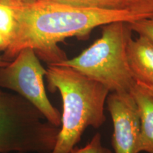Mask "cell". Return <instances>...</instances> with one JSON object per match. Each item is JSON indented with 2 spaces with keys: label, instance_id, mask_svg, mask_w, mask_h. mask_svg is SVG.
Listing matches in <instances>:
<instances>
[{
  "label": "cell",
  "instance_id": "cell-15",
  "mask_svg": "<svg viewBox=\"0 0 153 153\" xmlns=\"http://www.w3.org/2000/svg\"><path fill=\"white\" fill-rule=\"evenodd\" d=\"M136 84L142 88V89H144L147 93H148L149 94L152 95L153 97V85H145V84H143V83H136Z\"/></svg>",
  "mask_w": 153,
  "mask_h": 153
},
{
  "label": "cell",
  "instance_id": "cell-12",
  "mask_svg": "<svg viewBox=\"0 0 153 153\" xmlns=\"http://www.w3.org/2000/svg\"><path fill=\"white\" fill-rule=\"evenodd\" d=\"M132 31L143 36L153 44V17L128 22Z\"/></svg>",
  "mask_w": 153,
  "mask_h": 153
},
{
  "label": "cell",
  "instance_id": "cell-2",
  "mask_svg": "<svg viewBox=\"0 0 153 153\" xmlns=\"http://www.w3.org/2000/svg\"><path fill=\"white\" fill-rule=\"evenodd\" d=\"M45 77L48 90L58 91L62 101L60 132L51 153H70L88 127L99 128L105 123L104 105L110 91L70 67L48 65Z\"/></svg>",
  "mask_w": 153,
  "mask_h": 153
},
{
  "label": "cell",
  "instance_id": "cell-11",
  "mask_svg": "<svg viewBox=\"0 0 153 153\" xmlns=\"http://www.w3.org/2000/svg\"><path fill=\"white\" fill-rule=\"evenodd\" d=\"M126 9L140 19L152 18L153 0H126Z\"/></svg>",
  "mask_w": 153,
  "mask_h": 153
},
{
  "label": "cell",
  "instance_id": "cell-18",
  "mask_svg": "<svg viewBox=\"0 0 153 153\" xmlns=\"http://www.w3.org/2000/svg\"><path fill=\"white\" fill-rule=\"evenodd\" d=\"M15 153H23V152H15Z\"/></svg>",
  "mask_w": 153,
  "mask_h": 153
},
{
  "label": "cell",
  "instance_id": "cell-17",
  "mask_svg": "<svg viewBox=\"0 0 153 153\" xmlns=\"http://www.w3.org/2000/svg\"><path fill=\"white\" fill-rule=\"evenodd\" d=\"M19 1H22L24 3H33L34 1H37V0H19Z\"/></svg>",
  "mask_w": 153,
  "mask_h": 153
},
{
  "label": "cell",
  "instance_id": "cell-7",
  "mask_svg": "<svg viewBox=\"0 0 153 153\" xmlns=\"http://www.w3.org/2000/svg\"><path fill=\"white\" fill-rule=\"evenodd\" d=\"M128 64L136 83L153 85V44L139 36L128 44Z\"/></svg>",
  "mask_w": 153,
  "mask_h": 153
},
{
  "label": "cell",
  "instance_id": "cell-9",
  "mask_svg": "<svg viewBox=\"0 0 153 153\" xmlns=\"http://www.w3.org/2000/svg\"><path fill=\"white\" fill-rule=\"evenodd\" d=\"M65 4L86 8L104 9H126V0H48Z\"/></svg>",
  "mask_w": 153,
  "mask_h": 153
},
{
  "label": "cell",
  "instance_id": "cell-3",
  "mask_svg": "<svg viewBox=\"0 0 153 153\" xmlns=\"http://www.w3.org/2000/svg\"><path fill=\"white\" fill-rule=\"evenodd\" d=\"M132 32L128 22L104 25L101 37L81 54L55 65L74 69L103 84L110 92L131 94L136 86L127 54Z\"/></svg>",
  "mask_w": 153,
  "mask_h": 153
},
{
  "label": "cell",
  "instance_id": "cell-13",
  "mask_svg": "<svg viewBox=\"0 0 153 153\" xmlns=\"http://www.w3.org/2000/svg\"><path fill=\"white\" fill-rule=\"evenodd\" d=\"M70 153H112L111 150L103 146L101 134L96 133L90 142L83 148H74Z\"/></svg>",
  "mask_w": 153,
  "mask_h": 153
},
{
  "label": "cell",
  "instance_id": "cell-16",
  "mask_svg": "<svg viewBox=\"0 0 153 153\" xmlns=\"http://www.w3.org/2000/svg\"><path fill=\"white\" fill-rule=\"evenodd\" d=\"M9 62H8V61L4 60V59L3 58V57L1 56V55H0V68H1V67L7 65Z\"/></svg>",
  "mask_w": 153,
  "mask_h": 153
},
{
  "label": "cell",
  "instance_id": "cell-10",
  "mask_svg": "<svg viewBox=\"0 0 153 153\" xmlns=\"http://www.w3.org/2000/svg\"><path fill=\"white\" fill-rule=\"evenodd\" d=\"M16 19L9 6L0 1V33L10 43L16 28Z\"/></svg>",
  "mask_w": 153,
  "mask_h": 153
},
{
  "label": "cell",
  "instance_id": "cell-19",
  "mask_svg": "<svg viewBox=\"0 0 153 153\" xmlns=\"http://www.w3.org/2000/svg\"><path fill=\"white\" fill-rule=\"evenodd\" d=\"M0 1H1V0H0Z\"/></svg>",
  "mask_w": 153,
  "mask_h": 153
},
{
  "label": "cell",
  "instance_id": "cell-1",
  "mask_svg": "<svg viewBox=\"0 0 153 153\" xmlns=\"http://www.w3.org/2000/svg\"><path fill=\"white\" fill-rule=\"evenodd\" d=\"M12 9L16 28L12 40L1 55L8 62L19 53L30 48L48 65L68 59L58 44L66 38H82L99 26L115 22H131L139 18L127 9L86 8L48 0L24 3L19 0H1Z\"/></svg>",
  "mask_w": 153,
  "mask_h": 153
},
{
  "label": "cell",
  "instance_id": "cell-4",
  "mask_svg": "<svg viewBox=\"0 0 153 153\" xmlns=\"http://www.w3.org/2000/svg\"><path fill=\"white\" fill-rule=\"evenodd\" d=\"M59 132L27 100L0 87V153H51Z\"/></svg>",
  "mask_w": 153,
  "mask_h": 153
},
{
  "label": "cell",
  "instance_id": "cell-14",
  "mask_svg": "<svg viewBox=\"0 0 153 153\" xmlns=\"http://www.w3.org/2000/svg\"><path fill=\"white\" fill-rule=\"evenodd\" d=\"M9 45V41L6 39L4 36L0 33V53L4 52L7 48H8Z\"/></svg>",
  "mask_w": 153,
  "mask_h": 153
},
{
  "label": "cell",
  "instance_id": "cell-5",
  "mask_svg": "<svg viewBox=\"0 0 153 153\" xmlns=\"http://www.w3.org/2000/svg\"><path fill=\"white\" fill-rule=\"evenodd\" d=\"M40 59L30 48L22 50L7 65L0 68V87L14 91L27 100L57 127L61 126V114L51 104L44 85L46 74Z\"/></svg>",
  "mask_w": 153,
  "mask_h": 153
},
{
  "label": "cell",
  "instance_id": "cell-6",
  "mask_svg": "<svg viewBox=\"0 0 153 153\" xmlns=\"http://www.w3.org/2000/svg\"><path fill=\"white\" fill-rule=\"evenodd\" d=\"M106 104L114 127L112 146L115 153H138L140 120L133 95L111 92Z\"/></svg>",
  "mask_w": 153,
  "mask_h": 153
},
{
  "label": "cell",
  "instance_id": "cell-8",
  "mask_svg": "<svg viewBox=\"0 0 153 153\" xmlns=\"http://www.w3.org/2000/svg\"><path fill=\"white\" fill-rule=\"evenodd\" d=\"M131 94L137 105L140 120L137 152L153 153V97L137 84Z\"/></svg>",
  "mask_w": 153,
  "mask_h": 153
}]
</instances>
